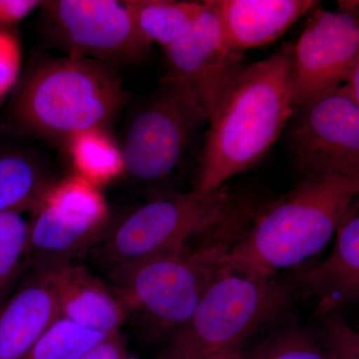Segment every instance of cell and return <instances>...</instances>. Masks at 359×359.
<instances>
[{
    "instance_id": "cell-1",
    "label": "cell",
    "mask_w": 359,
    "mask_h": 359,
    "mask_svg": "<svg viewBox=\"0 0 359 359\" xmlns=\"http://www.w3.org/2000/svg\"><path fill=\"white\" fill-rule=\"evenodd\" d=\"M292 47L247 66L209 119L195 190L209 193L257 164L278 138L295 105Z\"/></svg>"
},
{
    "instance_id": "cell-2",
    "label": "cell",
    "mask_w": 359,
    "mask_h": 359,
    "mask_svg": "<svg viewBox=\"0 0 359 359\" xmlns=\"http://www.w3.org/2000/svg\"><path fill=\"white\" fill-rule=\"evenodd\" d=\"M359 193V169L302 175L287 195L256 209L231 245L233 261L268 275L320 252Z\"/></svg>"
},
{
    "instance_id": "cell-3",
    "label": "cell",
    "mask_w": 359,
    "mask_h": 359,
    "mask_svg": "<svg viewBox=\"0 0 359 359\" xmlns=\"http://www.w3.org/2000/svg\"><path fill=\"white\" fill-rule=\"evenodd\" d=\"M241 231L228 230L111 273L115 294L151 339L185 325L205 292L231 263Z\"/></svg>"
},
{
    "instance_id": "cell-4",
    "label": "cell",
    "mask_w": 359,
    "mask_h": 359,
    "mask_svg": "<svg viewBox=\"0 0 359 359\" xmlns=\"http://www.w3.org/2000/svg\"><path fill=\"white\" fill-rule=\"evenodd\" d=\"M290 283L233 261L205 292L185 325L168 337L158 359H205L230 349L273 323L289 308Z\"/></svg>"
},
{
    "instance_id": "cell-5",
    "label": "cell",
    "mask_w": 359,
    "mask_h": 359,
    "mask_svg": "<svg viewBox=\"0 0 359 359\" xmlns=\"http://www.w3.org/2000/svg\"><path fill=\"white\" fill-rule=\"evenodd\" d=\"M126 100L121 80L109 65L68 55L30 75L16 97L14 116L32 133L69 140L103 129Z\"/></svg>"
},
{
    "instance_id": "cell-6",
    "label": "cell",
    "mask_w": 359,
    "mask_h": 359,
    "mask_svg": "<svg viewBox=\"0 0 359 359\" xmlns=\"http://www.w3.org/2000/svg\"><path fill=\"white\" fill-rule=\"evenodd\" d=\"M226 186L162 196L135 210L107 233L96 255L111 273L219 233L244 207Z\"/></svg>"
},
{
    "instance_id": "cell-7",
    "label": "cell",
    "mask_w": 359,
    "mask_h": 359,
    "mask_svg": "<svg viewBox=\"0 0 359 359\" xmlns=\"http://www.w3.org/2000/svg\"><path fill=\"white\" fill-rule=\"evenodd\" d=\"M161 83L159 92L130 123L121 150L125 169L143 182L163 181L173 173L208 122L185 91Z\"/></svg>"
},
{
    "instance_id": "cell-8",
    "label": "cell",
    "mask_w": 359,
    "mask_h": 359,
    "mask_svg": "<svg viewBox=\"0 0 359 359\" xmlns=\"http://www.w3.org/2000/svg\"><path fill=\"white\" fill-rule=\"evenodd\" d=\"M109 218L98 187L74 175L42 194L28 247L39 266L71 263L102 242Z\"/></svg>"
},
{
    "instance_id": "cell-9",
    "label": "cell",
    "mask_w": 359,
    "mask_h": 359,
    "mask_svg": "<svg viewBox=\"0 0 359 359\" xmlns=\"http://www.w3.org/2000/svg\"><path fill=\"white\" fill-rule=\"evenodd\" d=\"M165 53L163 83L185 91L208 121L245 67L242 53L226 44L212 1L203 2L199 16Z\"/></svg>"
},
{
    "instance_id": "cell-10",
    "label": "cell",
    "mask_w": 359,
    "mask_h": 359,
    "mask_svg": "<svg viewBox=\"0 0 359 359\" xmlns=\"http://www.w3.org/2000/svg\"><path fill=\"white\" fill-rule=\"evenodd\" d=\"M44 13L52 35L68 55L109 65L140 60L150 49L124 2L58 0L45 2Z\"/></svg>"
},
{
    "instance_id": "cell-11",
    "label": "cell",
    "mask_w": 359,
    "mask_h": 359,
    "mask_svg": "<svg viewBox=\"0 0 359 359\" xmlns=\"http://www.w3.org/2000/svg\"><path fill=\"white\" fill-rule=\"evenodd\" d=\"M359 54V1L337 11H316L292 48V80L297 110L346 82Z\"/></svg>"
},
{
    "instance_id": "cell-12",
    "label": "cell",
    "mask_w": 359,
    "mask_h": 359,
    "mask_svg": "<svg viewBox=\"0 0 359 359\" xmlns=\"http://www.w3.org/2000/svg\"><path fill=\"white\" fill-rule=\"evenodd\" d=\"M295 112L290 142L302 175L359 169V104L344 85Z\"/></svg>"
},
{
    "instance_id": "cell-13",
    "label": "cell",
    "mask_w": 359,
    "mask_h": 359,
    "mask_svg": "<svg viewBox=\"0 0 359 359\" xmlns=\"http://www.w3.org/2000/svg\"><path fill=\"white\" fill-rule=\"evenodd\" d=\"M332 252L299 278L318 318L339 313L359 299V193L337 226Z\"/></svg>"
},
{
    "instance_id": "cell-14",
    "label": "cell",
    "mask_w": 359,
    "mask_h": 359,
    "mask_svg": "<svg viewBox=\"0 0 359 359\" xmlns=\"http://www.w3.org/2000/svg\"><path fill=\"white\" fill-rule=\"evenodd\" d=\"M39 271L50 285L61 316L104 334L119 332L127 318L121 302L84 266L71 262L39 266Z\"/></svg>"
},
{
    "instance_id": "cell-15",
    "label": "cell",
    "mask_w": 359,
    "mask_h": 359,
    "mask_svg": "<svg viewBox=\"0 0 359 359\" xmlns=\"http://www.w3.org/2000/svg\"><path fill=\"white\" fill-rule=\"evenodd\" d=\"M223 36L233 50L275 41L309 11L311 0H212Z\"/></svg>"
},
{
    "instance_id": "cell-16",
    "label": "cell",
    "mask_w": 359,
    "mask_h": 359,
    "mask_svg": "<svg viewBox=\"0 0 359 359\" xmlns=\"http://www.w3.org/2000/svg\"><path fill=\"white\" fill-rule=\"evenodd\" d=\"M57 301L37 273L0 309V359H20L57 318Z\"/></svg>"
},
{
    "instance_id": "cell-17",
    "label": "cell",
    "mask_w": 359,
    "mask_h": 359,
    "mask_svg": "<svg viewBox=\"0 0 359 359\" xmlns=\"http://www.w3.org/2000/svg\"><path fill=\"white\" fill-rule=\"evenodd\" d=\"M124 4L141 34L164 50L185 33L203 9V2L195 1L129 0Z\"/></svg>"
},
{
    "instance_id": "cell-18",
    "label": "cell",
    "mask_w": 359,
    "mask_h": 359,
    "mask_svg": "<svg viewBox=\"0 0 359 359\" xmlns=\"http://www.w3.org/2000/svg\"><path fill=\"white\" fill-rule=\"evenodd\" d=\"M68 141L77 175L94 185L111 181L125 169L122 151L103 129L75 135Z\"/></svg>"
},
{
    "instance_id": "cell-19",
    "label": "cell",
    "mask_w": 359,
    "mask_h": 359,
    "mask_svg": "<svg viewBox=\"0 0 359 359\" xmlns=\"http://www.w3.org/2000/svg\"><path fill=\"white\" fill-rule=\"evenodd\" d=\"M107 335L60 316L20 359H78Z\"/></svg>"
},
{
    "instance_id": "cell-20",
    "label": "cell",
    "mask_w": 359,
    "mask_h": 359,
    "mask_svg": "<svg viewBox=\"0 0 359 359\" xmlns=\"http://www.w3.org/2000/svg\"><path fill=\"white\" fill-rule=\"evenodd\" d=\"M40 186L39 167L29 158L18 154L0 156V212L14 211L25 204Z\"/></svg>"
},
{
    "instance_id": "cell-21",
    "label": "cell",
    "mask_w": 359,
    "mask_h": 359,
    "mask_svg": "<svg viewBox=\"0 0 359 359\" xmlns=\"http://www.w3.org/2000/svg\"><path fill=\"white\" fill-rule=\"evenodd\" d=\"M244 353L247 359H332L323 344L297 327L278 330Z\"/></svg>"
},
{
    "instance_id": "cell-22",
    "label": "cell",
    "mask_w": 359,
    "mask_h": 359,
    "mask_svg": "<svg viewBox=\"0 0 359 359\" xmlns=\"http://www.w3.org/2000/svg\"><path fill=\"white\" fill-rule=\"evenodd\" d=\"M30 228L15 211L0 212V292L29 244Z\"/></svg>"
},
{
    "instance_id": "cell-23",
    "label": "cell",
    "mask_w": 359,
    "mask_h": 359,
    "mask_svg": "<svg viewBox=\"0 0 359 359\" xmlns=\"http://www.w3.org/2000/svg\"><path fill=\"white\" fill-rule=\"evenodd\" d=\"M323 344L332 359H359V332L347 325L339 313L320 318Z\"/></svg>"
},
{
    "instance_id": "cell-24",
    "label": "cell",
    "mask_w": 359,
    "mask_h": 359,
    "mask_svg": "<svg viewBox=\"0 0 359 359\" xmlns=\"http://www.w3.org/2000/svg\"><path fill=\"white\" fill-rule=\"evenodd\" d=\"M20 63V44L13 35L0 32V97L15 83Z\"/></svg>"
},
{
    "instance_id": "cell-25",
    "label": "cell",
    "mask_w": 359,
    "mask_h": 359,
    "mask_svg": "<svg viewBox=\"0 0 359 359\" xmlns=\"http://www.w3.org/2000/svg\"><path fill=\"white\" fill-rule=\"evenodd\" d=\"M126 356V341L120 332H116L108 334L78 359H123Z\"/></svg>"
},
{
    "instance_id": "cell-26",
    "label": "cell",
    "mask_w": 359,
    "mask_h": 359,
    "mask_svg": "<svg viewBox=\"0 0 359 359\" xmlns=\"http://www.w3.org/2000/svg\"><path fill=\"white\" fill-rule=\"evenodd\" d=\"M40 4L33 0H0V25L18 22Z\"/></svg>"
},
{
    "instance_id": "cell-27",
    "label": "cell",
    "mask_w": 359,
    "mask_h": 359,
    "mask_svg": "<svg viewBox=\"0 0 359 359\" xmlns=\"http://www.w3.org/2000/svg\"><path fill=\"white\" fill-rule=\"evenodd\" d=\"M344 83V88L359 104V54Z\"/></svg>"
},
{
    "instance_id": "cell-28",
    "label": "cell",
    "mask_w": 359,
    "mask_h": 359,
    "mask_svg": "<svg viewBox=\"0 0 359 359\" xmlns=\"http://www.w3.org/2000/svg\"><path fill=\"white\" fill-rule=\"evenodd\" d=\"M205 359H247V358H245L244 351L241 349H230V351H224L212 354Z\"/></svg>"
},
{
    "instance_id": "cell-29",
    "label": "cell",
    "mask_w": 359,
    "mask_h": 359,
    "mask_svg": "<svg viewBox=\"0 0 359 359\" xmlns=\"http://www.w3.org/2000/svg\"><path fill=\"white\" fill-rule=\"evenodd\" d=\"M123 359H139V358H132V356H126V358H124Z\"/></svg>"
}]
</instances>
